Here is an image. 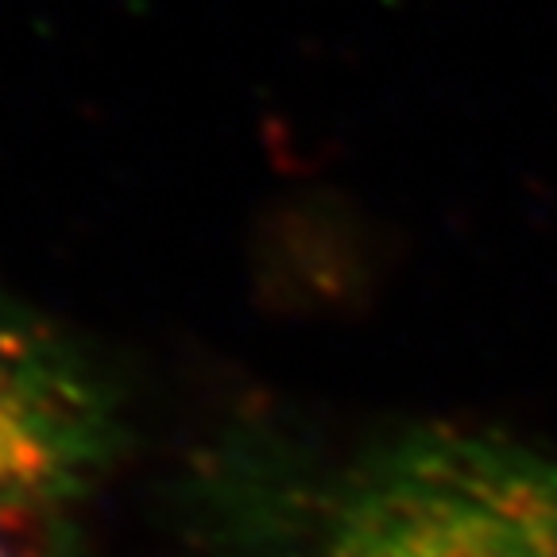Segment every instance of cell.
<instances>
[{"mask_svg":"<svg viewBox=\"0 0 557 557\" xmlns=\"http://www.w3.org/2000/svg\"><path fill=\"white\" fill-rule=\"evenodd\" d=\"M78 507L0 492V557H78Z\"/></svg>","mask_w":557,"mask_h":557,"instance_id":"obj_3","label":"cell"},{"mask_svg":"<svg viewBox=\"0 0 557 557\" xmlns=\"http://www.w3.org/2000/svg\"><path fill=\"white\" fill-rule=\"evenodd\" d=\"M248 557H557V457L426 422L240 492Z\"/></svg>","mask_w":557,"mask_h":557,"instance_id":"obj_1","label":"cell"},{"mask_svg":"<svg viewBox=\"0 0 557 557\" xmlns=\"http://www.w3.org/2000/svg\"><path fill=\"white\" fill-rule=\"evenodd\" d=\"M121 445L113 380L78 341L0 298V492L78 507Z\"/></svg>","mask_w":557,"mask_h":557,"instance_id":"obj_2","label":"cell"}]
</instances>
